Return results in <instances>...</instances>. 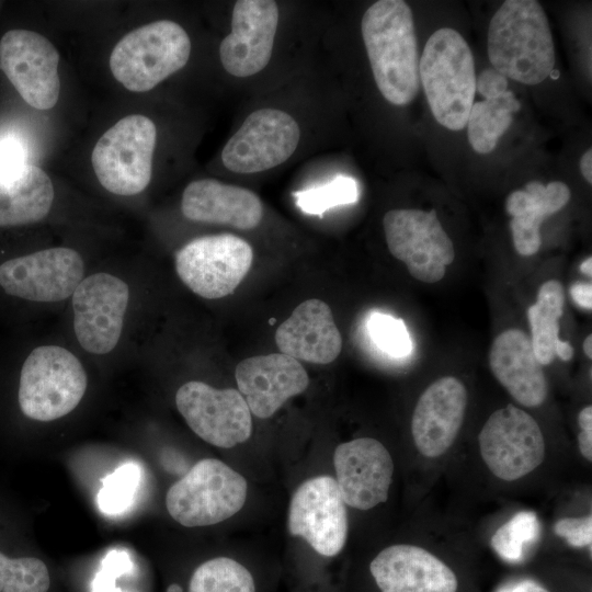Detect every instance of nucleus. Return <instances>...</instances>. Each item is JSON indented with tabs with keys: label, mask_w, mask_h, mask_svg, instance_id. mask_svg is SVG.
<instances>
[{
	"label": "nucleus",
	"mask_w": 592,
	"mask_h": 592,
	"mask_svg": "<svg viewBox=\"0 0 592 592\" xmlns=\"http://www.w3.org/2000/svg\"><path fill=\"white\" fill-rule=\"evenodd\" d=\"M419 79L436 122L451 130L463 129L474 104L476 73L471 49L457 31L443 27L429 37Z\"/></svg>",
	"instance_id": "nucleus-3"
},
{
	"label": "nucleus",
	"mask_w": 592,
	"mask_h": 592,
	"mask_svg": "<svg viewBox=\"0 0 592 592\" xmlns=\"http://www.w3.org/2000/svg\"><path fill=\"white\" fill-rule=\"evenodd\" d=\"M297 207L308 215L322 216L330 208L358 201V184L346 175H338L328 183L294 193Z\"/></svg>",
	"instance_id": "nucleus-32"
},
{
	"label": "nucleus",
	"mask_w": 592,
	"mask_h": 592,
	"mask_svg": "<svg viewBox=\"0 0 592 592\" xmlns=\"http://www.w3.org/2000/svg\"><path fill=\"white\" fill-rule=\"evenodd\" d=\"M190 54L191 41L184 29L160 20L121 38L111 53L110 69L127 90L146 92L182 69Z\"/></svg>",
	"instance_id": "nucleus-5"
},
{
	"label": "nucleus",
	"mask_w": 592,
	"mask_h": 592,
	"mask_svg": "<svg viewBox=\"0 0 592 592\" xmlns=\"http://www.w3.org/2000/svg\"><path fill=\"white\" fill-rule=\"evenodd\" d=\"M555 354L562 361H570L573 355V348L569 342L559 339L555 346Z\"/></svg>",
	"instance_id": "nucleus-42"
},
{
	"label": "nucleus",
	"mask_w": 592,
	"mask_h": 592,
	"mask_svg": "<svg viewBox=\"0 0 592 592\" xmlns=\"http://www.w3.org/2000/svg\"><path fill=\"white\" fill-rule=\"evenodd\" d=\"M489 366L497 380L520 405L534 408L547 397V380L531 338L521 329H508L492 342Z\"/></svg>",
	"instance_id": "nucleus-23"
},
{
	"label": "nucleus",
	"mask_w": 592,
	"mask_h": 592,
	"mask_svg": "<svg viewBox=\"0 0 592 592\" xmlns=\"http://www.w3.org/2000/svg\"><path fill=\"white\" fill-rule=\"evenodd\" d=\"M478 444L487 468L505 481L528 475L546 456V443L537 421L511 403L491 413L479 432Z\"/></svg>",
	"instance_id": "nucleus-10"
},
{
	"label": "nucleus",
	"mask_w": 592,
	"mask_h": 592,
	"mask_svg": "<svg viewBox=\"0 0 592 592\" xmlns=\"http://www.w3.org/2000/svg\"><path fill=\"white\" fill-rule=\"evenodd\" d=\"M300 129L277 109L252 112L221 151L224 166L236 173H255L285 162L296 150Z\"/></svg>",
	"instance_id": "nucleus-15"
},
{
	"label": "nucleus",
	"mask_w": 592,
	"mask_h": 592,
	"mask_svg": "<svg viewBox=\"0 0 592 592\" xmlns=\"http://www.w3.org/2000/svg\"><path fill=\"white\" fill-rule=\"evenodd\" d=\"M570 296L572 300L580 307L592 309V284L585 282L574 283L570 287Z\"/></svg>",
	"instance_id": "nucleus-39"
},
{
	"label": "nucleus",
	"mask_w": 592,
	"mask_h": 592,
	"mask_svg": "<svg viewBox=\"0 0 592 592\" xmlns=\"http://www.w3.org/2000/svg\"><path fill=\"white\" fill-rule=\"evenodd\" d=\"M383 227L389 252L406 264L413 278L432 284L444 277L455 248L434 209L388 210Z\"/></svg>",
	"instance_id": "nucleus-9"
},
{
	"label": "nucleus",
	"mask_w": 592,
	"mask_h": 592,
	"mask_svg": "<svg viewBox=\"0 0 592 592\" xmlns=\"http://www.w3.org/2000/svg\"><path fill=\"white\" fill-rule=\"evenodd\" d=\"M520 110V102L510 90L501 95L475 102L467 119L470 146L478 153L491 152L500 137L510 127L512 113Z\"/></svg>",
	"instance_id": "nucleus-28"
},
{
	"label": "nucleus",
	"mask_w": 592,
	"mask_h": 592,
	"mask_svg": "<svg viewBox=\"0 0 592 592\" xmlns=\"http://www.w3.org/2000/svg\"><path fill=\"white\" fill-rule=\"evenodd\" d=\"M26 158L27 147L20 136L7 134L0 137V179L27 164Z\"/></svg>",
	"instance_id": "nucleus-36"
},
{
	"label": "nucleus",
	"mask_w": 592,
	"mask_h": 592,
	"mask_svg": "<svg viewBox=\"0 0 592 592\" xmlns=\"http://www.w3.org/2000/svg\"><path fill=\"white\" fill-rule=\"evenodd\" d=\"M252 261L253 250L244 239L221 234L187 242L175 254V269L193 293L217 299L235 292Z\"/></svg>",
	"instance_id": "nucleus-8"
},
{
	"label": "nucleus",
	"mask_w": 592,
	"mask_h": 592,
	"mask_svg": "<svg viewBox=\"0 0 592 592\" xmlns=\"http://www.w3.org/2000/svg\"><path fill=\"white\" fill-rule=\"evenodd\" d=\"M59 54L45 36L29 30L8 31L0 39V69L21 98L36 110L57 103Z\"/></svg>",
	"instance_id": "nucleus-14"
},
{
	"label": "nucleus",
	"mask_w": 592,
	"mask_h": 592,
	"mask_svg": "<svg viewBox=\"0 0 592 592\" xmlns=\"http://www.w3.org/2000/svg\"><path fill=\"white\" fill-rule=\"evenodd\" d=\"M563 305L561 283L550 280L540 286L536 301L527 309L533 351L540 365H549L556 357L555 346L559 340Z\"/></svg>",
	"instance_id": "nucleus-27"
},
{
	"label": "nucleus",
	"mask_w": 592,
	"mask_h": 592,
	"mask_svg": "<svg viewBox=\"0 0 592 592\" xmlns=\"http://www.w3.org/2000/svg\"><path fill=\"white\" fill-rule=\"evenodd\" d=\"M557 536L563 537L568 545L576 548L591 546L592 542V516L562 517L554 524Z\"/></svg>",
	"instance_id": "nucleus-35"
},
{
	"label": "nucleus",
	"mask_w": 592,
	"mask_h": 592,
	"mask_svg": "<svg viewBox=\"0 0 592 592\" xmlns=\"http://www.w3.org/2000/svg\"><path fill=\"white\" fill-rule=\"evenodd\" d=\"M467 408V389L454 376H444L419 397L411 418V434L420 454L443 455L455 442Z\"/></svg>",
	"instance_id": "nucleus-19"
},
{
	"label": "nucleus",
	"mask_w": 592,
	"mask_h": 592,
	"mask_svg": "<svg viewBox=\"0 0 592 592\" xmlns=\"http://www.w3.org/2000/svg\"><path fill=\"white\" fill-rule=\"evenodd\" d=\"M540 525L535 512L521 511L501 525L491 537L494 551L509 562L522 559L526 545L539 536Z\"/></svg>",
	"instance_id": "nucleus-31"
},
{
	"label": "nucleus",
	"mask_w": 592,
	"mask_h": 592,
	"mask_svg": "<svg viewBox=\"0 0 592 592\" xmlns=\"http://www.w3.org/2000/svg\"><path fill=\"white\" fill-rule=\"evenodd\" d=\"M583 352L587 357H592V335L589 334L583 341Z\"/></svg>",
	"instance_id": "nucleus-44"
},
{
	"label": "nucleus",
	"mask_w": 592,
	"mask_h": 592,
	"mask_svg": "<svg viewBox=\"0 0 592 592\" xmlns=\"http://www.w3.org/2000/svg\"><path fill=\"white\" fill-rule=\"evenodd\" d=\"M368 334L375 345L392 357H405L413 350L412 340L402 319L374 311L367 320Z\"/></svg>",
	"instance_id": "nucleus-34"
},
{
	"label": "nucleus",
	"mask_w": 592,
	"mask_h": 592,
	"mask_svg": "<svg viewBox=\"0 0 592 592\" xmlns=\"http://www.w3.org/2000/svg\"><path fill=\"white\" fill-rule=\"evenodd\" d=\"M87 384L86 371L70 351L57 345L37 346L20 371L18 407L27 419L53 421L78 406Z\"/></svg>",
	"instance_id": "nucleus-4"
},
{
	"label": "nucleus",
	"mask_w": 592,
	"mask_h": 592,
	"mask_svg": "<svg viewBox=\"0 0 592 592\" xmlns=\"http://www.w3.org/2000/svg\"><path fill=\"white\" fill-rule=\"evenodd\" d=\"M175 405L190 429L214 446L230 448L252 433L251 412L237 389L192 380L178 389Z\"/></svg>",
	"instance_id": "nucleus-12"
},
{
	"label": "nucleus",
	"mask_w": 592,
	"mask_h": 592,
	"mask_svg": "<svg viewBox=\"0 0 592 592\" xmlns=\"http://www.w3.org/2000/svg\"><path fill=\"white\" fill-rule=\"evenodd\" d=\"M494 592H549L532 579H523L498 588Z\"/></svg>",
	"instance_id": "nucleus-40"
},
{
	"label": "nucleus",
	"mask_w": 592,
	"mask_h": 592,
	"mask_svg": "<svg viewBox=\"0 0 592 592\" xmlns=\"http://www.w3.org/2000/svg\"><path fill=\"white\" fill-rule=\"evenodd\" d=\"M281 353L315 364H329L340 354L342 338L330 307L311 298L299 304L277 328Z\"/></svg>",
	"instance_id": "nucleus-22"
},
{
	"label": "nucleus",
	"mask_w": 592,
	"mask_h": 592,
	"mask_svg": "<svg viewBox=\"0 0 592 592\" xmlns=\"http://www.w3.org/2000/svg\"><path fill=\"white\" fill-rule=\"evenodd\" d=\"M580 271L584 275L591 277L592 276V259L591 257L587 258L581 264H580Z\"/></svg>",
	"instance_id": "nucleus-43"
},
{
	"label": "nucleus",
	"mask_w": 592,
	"mask_h": 592,
	"mask_svg": "<svg viewBox=\"0 0 592 592\" xmlns=\"http://www.w3.org/2000/svg\"><path fill=\"white\" fill-rule=\"evenodd\" d=\"M333 465L346 505L366 511L387 501L395 466L383 443L373 437L341 443L333 453Z\"/></svg>",
	"instance_id": "nucleus-17"
},
{
	"label": "nucleus",
	"mask_w": 592,
	"mask_h": 592,
	"mask_svg": "<svg viewBox=\"0 0 592 592\" xmlns=\"http://www.w3.org/2000/svg\"><path fill=\"white\" fill-rule=\"evenodd\" d=\"M376 86L391 104L411 103L420 88L419 50L410 7L401 0H379L361 22Z\"/></svg>",
	"instance_id": "nucleus-1"
},
{
	"label": "nucleus",
	"mask_w": 592,
	"mask_h": 592,
	"mask_svg": "<svg viewBox=\"0 0 592 592\" xmlns=\"http://www.w3.org/2000/svg\"><path fill=\"white\" fill-rule=\"evenodd\" d=\"M181 210L193 221L241 230L255 228L263 216L262 202L252 191L213 179L191 182L183 192Z\"/></svg>",
	"instance_id": "nucleus-24"
},
{
	"label": "nucleus",
	"mask_w": 592,
	"mask_h": 592,
	"mask_svg": "<svg viewBox=\"0 0 592 592\" xmlns=\"http://www.w3.org/2000/svg\"><path fill=\"white\" fill-rule=\"evenodd\" d=\"M54 196L49 177L31 163L0 179V227L39 221L49 213Z\"/></svg>",
	"instance_id": "nucleus-26"
},
{
	"label": "nucleus",
	"mask_w": 592,
	"mask_h": 592,
	"mask_svg": "<svg viewBox=\"0 0 592 592\" xmlns=\"http://www.w3.org/2000/svg\"><path fill=\"white\" fill-rule=\"evenodd\" d=\"M140 471L135 463H126L102 480L98 504L105 514H119L134 501Z\"/></svg>",
	"instance_id": "nucleus-33"
},
{
	"label": "nucleus",
	"mask_w": 592,
	"mask_h": 592,
	"mask_svg": "<svg viewBox=\"0 0 592 592\" xmlns=\"http://www.w3.org/2000/svg\"><path fill=\"white\" fill-rule=\"evenodd\" d=\"M345 505L334 478H310L296 489L291 499L288 532L304 538L319 555L334 557L342 551L348 539Z\"/></svg>",
	"instance_id": "nucleus-13"
},
{
	"label": "nucleus",
	"mask_w": 592,
	"mask_h": 592,
	"mask_svg": "<svg viewBox=\"0 0 592 592\" xmlns=\"http://www.w3.org/2000/svg\"><path fill=\"white\" fill-rule=\"evenodd\" d=\"M581 428L578 434V445L581 455L589 462L592 460V406L584 407L578 415Z\"/></svg>",
	"instance_id": "nucleus-38"
},
{
	"label": "nucleus",
	"mask_w": 592,
	"mask_h": 592,
	"mask_svg": "<svg viewBox=\"0 0 592 592\" xmlns=\"http://www.w3.org/2000/svg\"><path fill=\"white\" fill-rule=\"evenodd\" d=\"M48 568L33 556L10 555L0 547V592H47Z\"/></svg>",
	"instance_id": "nucleus-30"
},
{
	"label": "nucleus",
	"mask_w": 592,
	"mask_h": 592,
	"mask_svg": "<svg viewBox=\"0 0 592 592\" xmlns=\"http://www.w3.org/2000/svg\"><path fill=\"white\" fill-rule=\"evenodd\" d=\"M567 184L554 181L547 185L528 182L524 190L512 192L505 201V210L512 216L510 228L516 252L530 257L540 248L539 232L543 220L560 210L570 200Z\"/></svg>",
	"instance_id": "nucleus-25"
},
{
	"label": "nucleus",
	"mask_w": 592,
	"mask_h": 592,
	"mask_svg": "<svg viewBox=\"0 0 592 592\" xmlns=\"http://www.w3.org/2000/svg\"><path fill=\"white\" fill-rule=\"evenodd\" d=\"M187 592H257L252 573L239 561L217 557L202 562L192 573Z\"/></svg>",
	"instance_id": "nucleus-29"
},
{
	"label": "nucleus",
	"mask_w": 592,
	"mask_h": 592,
	"mask_svg": "<svg viewBox=\"0 0 592 592\" xmlns=\"http://www.w3.org/2000/svg\"><path fill=\"white\" fill-rule=\"evenodd\" d=\"M580 170L585 181L592 183V150L589 149L580 159Z\"/></svg>",
	"instance_id": "nucleus-41"
},
{
	"label": "nucleus",
	"mask_w": 592,
	"mask_h": 592,
	"mask_svg": "<svg viewBox=\"0 0 592 592\" xmlns=\"http://www.w3.org/2000/svg\"><path fill=\"white\" fill-rule=\"evenodd\" d=\"M247 491L243 476L219 459L204 458L169 488L166 506L183 526H208L238 513Z\"/></svg>",
	"instance_id": "nucleus-6"
},
{
	"label": "nucleus",
	"mask_w": 592,
	"mask_h": 592,
	"mask_svg": "<svg viewBox=\"0 0 592 592\" xmlns=\"http://www.w3.org/2000/svg\"><path fill=\"white\" fill-rule=\"evenodd\" d=\"M83 273V260L76 250L50 248L3 261L0 288L22 300L60 301L73 294Z\"/></svg>",
	"instance_id": "nucleus-11"
},
{
	"label": "nucleus",
	"mask_w": 592,
	"mask_h": 592,
	"mask_svg": "<svg viewBox=\"0 0 592 592\" xmlns=\"http://www.w3.org/2000/svg\"><path fill=\"white\" fill-rule=\"evenodd\" d=\"M488 57L497 71L523 84H538L553 73L554 42L539 2L506 0L501 4L489 24Z\"/></svg>",
	"instance_id": "nucleus-2"
},
{
	"label": "nucleus",
	"mask_w": 592,
	"mask_h": 592,
	"mask_svg": "<svg viewBox=\"0 0 592 592\" xmlns=\"http://www.w3.org/2000/svg\"><path fill=\"white\" fill-rule=\"evenodd\" d=\"M156 139V126L144 115L125 116L110 127L91 153L101 185L122 196L143 192L151 180Z\"/></svg>",
	"instance_id": "nucleus-7"
},
{
	"label": "nucleus",
	"mask_w": 592,
	"mask_h": 592,
	"mask_svg": "<svg viewBox=\"0 0 592 592\" xmlns=\"http://www.w3.org/2000/svg\"><path fill=\"white\" fill-rule=\"evenodd\" d=\"M128 299L127 284L114 275L95 273L80 282L72 294L73 329L86 351L106 354L116 346Z\"/></svg>",
	"instance_id": "nucleus-16"
},
{
	"label": "nucleus",
	"mask_w": 592,
	"mask_h": 592,
	"mask_svg": "<svg viewBox=\"0 0 592 592\" xmlns=\"http://www.w3.org/2000/svg\"><path fill=\"white\" fill-rule=\"evenodd\" d=\"M380 592H457L454 571L429 550L396 544L380 550L369 563Z\"/></svg>",
	"instance_id": "nucleus-21"
},
{
	"label": "nucleus",
	"mask_w": 592,
	"mask_h": 592,
	"mask_svg": "<svg viewBox=\"0 0 592 592\" xmlns=\"http://www.w3.org/2000/svg\"><path fill=\"white\" fill-rule=\"evenodd\" d=\"M277 24L278 8L275 1H236L231 32L219 46L225 70L244 78L264 69L272 56Z\"/></svg>",
	"instance_id": "nucleus-18"
},
{
	"label": "nucleus",
	"mask_w": 592,
	"mask_h": 592,
	"mask_svg": "<svg viewBox=\"0 0 592 592\" xmlns=\"http://www.w3.org/2000/svg\"><path fill=\"white\" fill-rule=\"evenodd\" d=\"M476 91L485 100L497 98L508 91V78L494 68H487L476 79Z\"/></svg>",
	"instance_id": "nucleus-37"
},
{
	"label": "nucleus",
	"mask_w": 592,
	"mask_h": 592,
	"mask_svg": "<svg viewBox=\"0 0 592 592\" xmlns=\"http://www.w3.org/2000/svg\"><path fill=\"white\" fill-rule=\"evenodd\" d=\"M235 378L250 412L260 419L272 417L289 398L304 392L309 385L304 366L283 353L242 360L236 366Z\"/></svg>",
	"instance_id": "nucleus-20"
}]
</instances>
